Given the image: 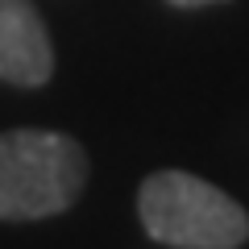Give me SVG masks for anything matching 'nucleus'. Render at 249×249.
I'll return each mask as SVG.
<instances>
[{"label": "nucleus", "instance_id": "nucleus-1", "mask_svg": "<svg viewBox=\"0 0 249 249\" xmlns=\"http://www.w3.org/2000/svg\"><path fill=\"white\" fill-rule=\"evenodd\" d=\"M88 187V154L75 137L54 129L0 133V220L58 216Z\"/></svg>", "mask_w": 249, "mask_h": 249}, {"label": "nucleus", "instance_id": "nucleus-2", "mask_svg": "<svg viewBox=\"0 0 249 249\" xmlns=\"http://www.w3.org/2000/svg\"><path fill=\"white\" fill-rule=\"evenodd\" d=\"M137 216L142 229L170 249H241L249 241V212L187 170H158L145 178Z\"/></svg>", "mask_w": 249, "mask_h": 249}, {"label": "nucleus", "instance_id": "nucleus-3", "mask_svg": "<svg viewBox=\"0 0 249 249\" xmlns=\"http://www.w3.org/2000/svg\"><path fill=\"white\" fill-rule=\"evenodd\" d=\"M54 75V42L34 0H0V83L42 88Z\"/></svg>", "mask_w": 249, "mask_h": 249}, {"label": "nucleus", "instance_id": "nucleus-4", "mask_svg": "<svg viewBox=\"0 0 249 249\" xmlns=\"http://www.w3.org/2000/svg\"><path fill=\"white\" fill-rule=\"evenodd\" d=\"M175 9H204V4H220V0H166Z\"/></svg>", "mask_w": 249, "mask_h": 249}]
</instances>
